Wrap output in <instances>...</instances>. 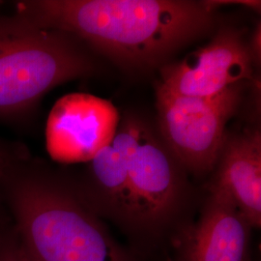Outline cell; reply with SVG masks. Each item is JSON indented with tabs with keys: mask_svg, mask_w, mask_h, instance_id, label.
<instances>
[{
	"mask_svg": "<svg viewBox=\"0 0 261 261\" xmlns=\"http://www.w3.org/2000/svg\"><path fill=\"white\" fill-rule=\"evenodd\" d=\"M119 122L112 102L90 94L65 95L47 117V153L60 164L89 163L112 142Z\"/></svg>",
	"mask_w": 261,
	"mask_h": 261,
	"instance_id": "7",
	"label": "cell"
},
{
	"mask_svg": "<svg viewBox=\"0 0 261 261\" xmlns=\"http://www.w3.org/2000/svg\"><path fill=\"white\" fill-rule=\"evenodd\" d=\"M245 83L209 98L186 97L157 86V130L188 174L210 175L226 137V124L242 103Z\"/></svg>",
	"mask_w": 261,
	"mask_h": 261,
	"instance_id": "5",
	"label": "cell"
},
{
	"mask_svg": "<svg viewBox=\"0 0 261 261\" xmlns=\"http://www.w3.org/2000/svg\"><path fill=\"white\" fill-rule=\"evenodd\" d=\"M0 4H1V2H0Z\"/></svg>",
	"mask_w": 261,
	"mask_h": 261,
	"instance_id": "14",
	"label": "cell"
},
{
	"mask_svg": "<svg viewBox=\"0 0 261 261\" xmlns=\"http://www.w3.org/2000/svg\"><path fill=\"white\" fill-rule=\"evenodd\" d=\"M168 261H176V260H175V259H174V258H172V259H170V260H168Z\"/></svg>",
	"mask_w": 261,
	"mask_h": 261,
	"instance_id": "13",
	"label": "cell"
},
{
	"mask_svg": "<svg viewBox=\"0 0 261 261\" xmlns=\"http://www.w3.org/2000/svg\"><path fill=\"white\" fill-rule=\"evenodd\" d=\"M96 72L79 39L17 13L0 16V117L23 116L56 86Z\"/></svg>",
	"mask_w": 261,
	"mask_h": 261,
	"instance_id": "4",
	"label": "cell"
},
{
	"mask_svg": "<svg viewBox=\"0 0 261 261\" xmlns=\"http://www.w3.org/2000/svg\"><path fill=\"white\" fill-rule=\"evenodd\" d=\"M216 11L211 1L194 0H27L15 13L74 36L125 70L144 72L209 33Z\"/></svg>",
	"mask_w": 261,
	"mask_h": 261,
	"instance_id": "1",
	"label": "cell"
},
{
	"mask_svg": "<svg viewBox=\"0 0 261 261\" xmlns=\"http://www.w3.org/2000/svg\"><path fill=\"white\" fill-rule=\"evenodd\" d=\"M248 47L250 54L252 56V61L254 67H259L261 61V28L260 22L258 23V27H256L253 30L252 35L248 40Z\"/></svg>",
	"mask_w": 261,
	"mask_h": 261,
	"instance_id": "11",
	"label": "cell"
},
{
	"mask_svg": "<svg viewBox=\"0 0 261 261\" xmlns=\"http://www.w3.org/2000/svg\"><path fill=\"white\" fill-rule=\"evenodd\" d=\"M207 189L224 193L252 228L261 226V133L226 134Z\"/></svg>",
	"mask_w": 261,
	"mask_h": 261,
	"instance_id": "9",
	"label": "cell"
},
{
	"mask_svg": "<svg viewBox=\"0 0 261 261\" xmlns=\"http://www.w3.org/2000/svg\"><path fill=\"white\" fill-rule=\"evenodd\" d=\"M0 261H29L15 231L12 233L0 232Z\"/></svg>",
	"mask_w": 261,
	"mask_h": 261,
	"instance_id": "10",
	"label": "cell"
},
{
	"mask_svg": "<svg viewBox=\"0 0 261 261\" xmlns=\"http://www.w3.org/2000/svg\"><path fill=\"white\" fill-rule=\"evenodd\" d=\"M115 136L126 159L129 215L125 233L144 247L167 239L172 243L190 224L184 221L192 196L186 170L157 127L138 113L120 118Z\"/></svg>",
	"mask_w": 261,
	"mask_h": 261,
	"instance_id": "3",
	"label": "cell"
},
{
	"mask_svg": "<svg viewBox=\"0 0 261 261\" xmlns=\"http://www.w3.org/2000/svg\"><path fill=\"white\" fill-rule=\"evenodd\" d=\"M1 195L29 261H136L85 201L75 180L23 151L6 169Z\"/></svg>",
	"mask_w": 261,
	"mask_h": 261,
	"instance_id": "2",
	"label": "cell"
},
{
	"mask_svg": "<svg viewBox=\"0 0 261 261\" xmlns=\"http://www.w3.org/2000/svg\"><path fill=\"white\" fill-rule=\"evenodd\" d=\"M198 220L172 241L176 261H251L252 225L224 193L207 189Z\"/></svg>",
	"mask_w": 261,
	"mask_h": 261,
	"instance_id": "8",
	"label": "cell"
},
{
	"mask_svg": "<svg viewBox=\"0 0 261 261\" xmlns=\"http://www.w3.org/2000/svg\"><path fill=\"white\" fill-rule=\"evenodd\" d=\"M254 68L242 29L223 27L204 47L161 67L158 84L180 96L209 98L252 81Z\"/></svg>",
	"mask_w": 261,
	"mask_h": 261,
	"instance_id": "6",
	"label": "cell"
},
{
	"mask_svg": "<svg viewBox=\"0 0 261 261\" xmlns=\"http://www.w3.org/2000/svg\"><path fill=\"white\" fill-rule=\"evenodd\" d=\"M21 150L13 149L9 147L6 143H2L0 141V195H1V183L4 176V173L8 168L10 163L19 155Z\"/></svg>",
	"mask_w": 261,
	"mask_h": 261,
	"instance_id": "12",
	"label": "cell"
}]
</instances>
